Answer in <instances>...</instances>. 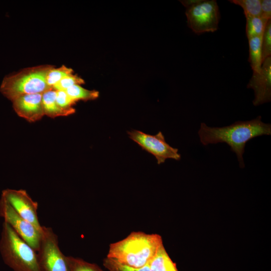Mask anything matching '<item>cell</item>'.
<instances>
[{
    "label": "cell",
    "mask_w": 271,
    "mask_h": 271,
    "mask_svg": "<svg viewBox=\"0 0 271 271\" xmlns=\"http://www.w3.org/2000/svg\"><path fill=\"white\" fill-rule=\"evenodd\" d=\"M204 146L224 143L237 156L240 168L245 166L243 154L247 142L254 138L271 134V124L261 121V116L250 120L238 121L223 127H209L202 122L198 132Z\"/></svg>",
    "instance_id": "6da1fadb"
},
{
    "label": "cell",
    "mask_w": 271,
    "mask_h": 271,
    "mask_svg": "<svg viewBox=\"0 0 271 271\" xmlns=\"http://www.w3.org/2000/svg\"><path fill=\"white\" fill-rule=\"evenodd\" d=\"M162 245L158 234L133 232L110 245L107 258L128 266L140 267L149 262Z\"/></svg>",
    "instance_id": "7a4b0ae2"
},
{
    "label": "cell",
    "mask_w": 271,
    "mask_h": 271,
    "mask_svg": "<svg viewBox=\"0 0 271 271\" xmlns=\"http://www.w3.org/2000/svg\"><path fill=\"white\" fill-rule=\"evenodd\" d=\"M0 251L5 263L14 271H41L37 252L5 221Z\"/></svg>",
    "instance_id": "3957f363"
},
{
    "label": "cell",
    "mask_w": 271,
    "mask_h": 271,
    "mask_svg": "<svg viewBox=\"0 0 271 271\" xmlns=\"http://www.w3.org/2000/svg\"><path fill=\"white\" fill-rule=\"evenodd\" d=\"M53 67L43 65L28 67L7 76L2 81L0 91L12 101L23 95L43 93L52 89L47 84L46 77Z\"/></svg>",
    "instance_id": "277c9868"
},
{
    "label": "cell",
    "mask_w": 271,
    "mask_h": 271,
    "mask_svg": "<svg viewBox=\"0 0 271 271\" xmlns=\"http://www.w3.org/2000/svg\"><path fill=\"white\" fill-rule=\"evenodd\" d=\"M37 253L41 271H70L67 256L60 250L58 237L51 227L43 226Z\"/></svg>",
    "instance_id": "5b68a950"
},
{
    "label": "cell",
    "mask_w": 271,
    "mask_h": 271,
    "mask_svg": "<svg viewBox=\"0 0 271 271\" xmlns=\"http://www.w3.org/2000/svg\"><path fill=\"white\" fill-rule=\"evenodd\" d=\"M185 14L188 27L197 35L218 29L220 15L215 0H202L186 9Z\"/></svg>",
    "instance_id": "8992f818"
},
{
    "label": "cell",
    "mask_w": 271,
    "mask_h": 271,
    "mask_svg": "<svg viewBox=\"0 0 271 271\" xmlns=\"http://www.w3.org/2000/svg\"><path fill=\"white\" fill-rule=\"evenodd\" d=\"M129 137L142 148L154 155L158 164L164 163L168 159L180 160L178 149L170 146L165 141L161 131L150 135L139 130L128 131Z\"/></svg>",
    "instance_id": "52a82bcc"
},
{
    "label": "cell",
    "mask_w": 271,
    "mask_h": 271,
    "mask_svg": "<svg viewBox=\"0 0 271 271\" xmlns=\"http://www.w3.org/2000/svg\"><path fill=\"white\" fill-rule=\"evenodd\" d=\"M0 217L36 252L38 251L41 233L32 224L24 219L2 197L0 199Z\"/></svg>",
    "instance_id": "ba28073f"
},
{
    "label": "cell",
    "mask_w": 271,
    "mask_h": 271,
    "mask_svg": "<svg viewBox=\"0 0 271 271\" xmlns=\"http://www.w3.org/2000/svg\"><path fill=\"white\" fill-rule=\"evenodd\" d=\"M1 196L18 214L42 232L43 226L39 221L37 214L38 204L31 198L26 191L7 189L2 191Z\"/></svg>",
    "instance_id": "9c48e42d"
},
{
    "label": "cell",
    "mask_w": 271,
    "mask_h": 271,
    "mask_svg": "<svg viewBox=\"0 0 271 271\" xmlns=\"http://www.w3.org/2000/svg\"><path fill=\"white\" fill-rule=\"evenodd\" d=\"M247 88H251L254 92L252 101L257 106L271 100V57L265 58L262 62L260 72L253 73Z\"/></svg>",
    "instance_id": "30bf717a"
},
{
    "label": "cell",
    "mask_w": 271,
    "mask_h": 271,
    "mask_svg": "<svg viewBox=\"0 0 271 271\" xmlns=\"http://www.w3.org/2000/svg\"><path fill=\"white\" fill-rule=\"evenodd\" d=\"M12 102L14 109L17 114L29 122L38 121L45 115L42 104V93L23 95Z\"/></svg>",
    "instance_id": "8fae6325"
},
{
    "label": "cell",
    "mask_w": 271,
    "mask_h": 271,
    "mask_svg": "<svg viewBox=\"0 0 271 271\" xmlns=\"http://www.w3.org/2000/svg\"><path fill=\"white\" fill-rule=\"evenodd\" d=\"M56 90L53 88L42 93V104L45 115L55 118L75 113V110H68L61 108L56 102Z\"/></svg>",
    "instance_id": "7c38bea8"
},
{
    "label": "cell",
    "mask_w": 271,
    "mask_h": 271,
    "mask_svg": "<svg viewBox=\"0 0 271 271\" xmlns=\"http://www.w3.org/2000/svg\"><path fill=\"white\" fill-rule=\"evenodd\" d=\"M148 263L151 271H178L176 264L169 257L163 244Z\"/></svg>",
    "instance_id": "4fadbf2b"
},
{
    "label": "cell",
    "mask_w": 271,
    "mask_h": 271,
    "mask_svg": "<svg viewBox=\"0 0 271 271\" xmlns=\"http://www.w3.org/2000/svg\"><path fill=\"white\" fill-rule=\"evenodd\" d=\"M262 36L253 37L248 39V61L253 73H255L260 72L263 62L261 52Z\"/></svg>",
    "instance_id": "5bb4252c"
},
{
    "label": "cell",
    "mask_w": 271,
    "mask_h": 271,
    "mask_svg": "<svg viewBox=\"0 0 271 271\" xmlns=\"http://www.w3.org/2000/svg\"><path fill=\"white\" fill-rule=\"evenodd\" d=\"M246 34L248 39L262 36L267 21L260 17L246 18Z\"/></svg>",
    "instance_id": "9a60e30c"
},
{
    "label": "cell",
    "mask_w": 271,
    "mask_h": 271,
    "mask_svg": "<svg viewBox=\"0 0 271 271\" xmlns=\"http://www.w3.org/2000/svg\"><path fill=\"white\" fill-rule=\"evenodd\" d=\"M65 91L75 102L78 100H94L99 96V92L97 91L86 89L80 85H74L65 90Z\"/></svg>",
    "instance_id": "2e32d148"
},
{
    "label": "cell",
    "mask_w": 271,
    "mask_h": 271,
    "mask_svg": "<svg viewBox=\"0 0 271 271\" xmlns=\"http://www.w3.org/2000/svg\"><path fill=\"white\" fill-rule=\"evenodd\" d=\"M229 2L241 7L245 18L260 16V0H229Z\"/></svg>",
    "instance_id": "e0dca14e"
},
{
    "label": "cell",
    "mask_w": 271,
    "mask_h": 271,
    "mask_svg": "<svg viewBox=\"0 0 271 271\" xmlns=\"http://www.w3.org/2000/svg\"><path fill=\"white\" fill-rule=\"evenodd\" d=\"M72 73L73 70L64 65L57 68L54 66L48 71L46 75V83L49 87L52 88L61 79Z\"/></svg>",
    "instance_id": "ac0fdd59"
},
{
    "label": "cell",
    "mask_w": 271,
    "mask_h": 271,
    "mask_svg": "<svg viewBox=\"0 0 271 271\" xmlns=\"http://www.w3.org/2000/svg\"><path fill=\"white\" fill-rule=\"evenodd\" d=\"M70 271H103L98 265L84 260L67 256Z\"/></svg>",
    "instance_id": "d6986e66"
},
{
    "label": "cell",
    "mask_w": 271,
    "mask_h": 271,
    "mask_svg": "<svg viewBox=\"0 0 271 271\" xmlns=\"http://www.w3.org/2000/svg\"><path fill=\"white\" fill-rule=\"evenodd\" d=\"M84 83V80L76 74H69L57 82L53 87L55 90H65L74 85H80Z\"/></svg>",
    "instance_id": "ffe728a7"
},
{
    "label": "cell",
    "mask_w": 271,
    "mask_h": 271,
    "mask_svg": "<svg viewBox=\"0 0 271 271\" xmlns=\"http://www.w3.org/2000/svg\"><path fill=\"white\" fill-rule=\"evenodd\" d=\"M262 61L271 56V20L267 21L261 40Z\"/></svg>",
    "instance_id": "44dd1931"
},
{
    "label": "cell",
    "mask_w": 271,
    "mask_h": 271,
    "mask_svg": "<svg viewBox=\"0 0 271 271\" xmlns=\"http://www.w3.org/2000/svg\"><path fill=\"white\" fill-rule=\"evenodd\" d=\"M56 101L62 108L68 110H75L72 106L76 102L71 99L65 90H56Z\"/></svg>",
    "instance_id": "7402d4cb"
},
{
    "label": "cell",
    "mask_w": 271,
    "mask_h": 271,
    "mask_svg": "<svg viewBox=\"0 0 271 271\" xmlns=\"http://www.w3.org/2000/svg\"><path fill=\"white\" fill-rule=\"evenodd\" d=\"M261 13L260 17L266 20H271V1L260 0Z\"/></svg>",
    "instance_id": "603a6c76"
},
{
    "label": "cell",
    "mask_w": 271,
    "mask_h": 271,
    "mask_svg": "<svg viewBox=\"0 0 271 271\" xmlns=\"http://www.w3.org/2000/svg\"><path fill=\"white\" fill-rule=\"evenodd\" d=\"M111 261L119 271H151L148 263L143 266L136 268V267H132L128 266L126 265H124L115 262L112 260Z\"/></svg>",
    "instance_id": "cb8c5ba5"
},
{
    "label": "cell",
    "mask_w": 271,
    "mask_h": 271,
    "mask_svg": "<svg viewBox=\"0 0 271 271\" xmlns=\"http://www.w3.org/2000/svg\"><path fill=\"white\" fill-rule=\"evenodd\" d=\"M202 0H184L180 1V2L186 9H188L198 4Z\"/></svg>",
    "instance_id": "d4e9b609"
},
{
    "label": "cell",
    "mask_w": 271,
    "mask_h": 271,
    "mask_svg": "<svg viewBox=\"0 0 271 271\" xmlns=\"http://www.w3.org/2000/svg\"><path fill=\"white\" fill-rule=\"evenodd\" d=\"M104 265L108 268L109 271H119L113 264L112 261L107 258L104 260Z\"/></svg>",
    "instance_id": "484cf974"
}]
</instances>
